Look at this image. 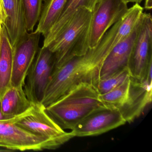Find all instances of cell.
Masks as SVG:
<instances>
[{"label": "cell", "mask_w": 152, "mask_h": 152, "mask_svg": "<svg viewBox=\"0 0 152 152\" xmlns=\"http://www.w3.org/2000/svg\"><path fill=\"white\" fill-rule=\"evenodd\" d=\"M105 105L95 86L81 83L46 107V110L63 129L72 130L82 120Z\"/></svg>", "instance_id": "cell-1"}, {"label": "cell", "mask_w": 152, "mask_h": 152, "mask_svg": "<svg viewBox=\"0 0 152 152\" xmlns=\"http://www.w3.org/2000/svg\"><path fill=\"white\" fill-rule=\"evenodd\" d=\"M91 18V11L83 7L79 8L61 33L48 46L55 56L54 68L88 50Z\"/></svg>", "instance_id": "cell-2"}, {"label": "cell", "mask_w": 152, "mask_h": 152, "mask_svg": "<svg viewBox=\"0 0 152 152\" xmlns=\"http://www.w3.org/2000/svg\"><path fill=\"white\" fill-rule=\"evenodd\" d=\"M11 120L28 131L48 139L56 148L75 137L72 131H65L56 122L41 103L33 104L23 113Z\"/></svg>", "instance_id": "cell-3"}, {"label": "cell", "mask_w": 152, "mask_h": 152, "mask_svg": "<svg viewBox=\"0 0 152 152\" xmlns=\"http://www.w3.org/2000/svg\"><path fill=\"white\" fill-rule=\"evenodd\" d=\"M152 66V18L151 14L143 13L136 26L129 67L132 77L143 82Z\"/></svg>", "instance_id": "cell-4"}, {"label": "cell", "mask_w": 152, "mask_h": 152, "mask_svg": "<svg viewBox=\"0 0 152 152\" xmlns=\"http://www.w3.org/2000/svg\"><path fill=\"white\" fill-rule=\"evenodd\" d=\"M0 147L12 151L56 149L48 139L21 128L11 119L0 121Z\"/></svg>", "instance_id": "cell-5"}, {"label": "cell", "mask_w": 152, "mask_h": 152, "mask_svg": "<svg viewBox=\"0 0 152 152\" xmlns=\"http://www.w3.org/2000/svg\"><path fill=\"white\" fill-rule=\"evenodd\" d=\"M55 64L54 54L48 48H39L24 86L26 96L33 104L41 102Z\"/></svg>", "instance_id": "cell-6"}, {"label": "cell", "mask_w": 152, "mask_h": 152, "mask_svg": "<svg viewBox=\"0 0 152 152\" xmlns=\"http://www.w3.org/2000/svg\"><path fill=\"white\" fill-rule=\"evenodd\" d=\"M124 0H98L92 12L89 48L96 47L105 34L127 13Z\"/></svg>", "instance_id": "cell-7"}, {"label": "cell", "mask_w": 152, "mask_h": 152, "mask_svg": "<svg viewBox=\"0 0 152 152\" xmlns=\"http://www.w3.org/2000/svg\"><path fill=\"white\" fill-rule=\"evenodd\" d=\"M126 123L121 112L115 107L105 105L90 114L72 130L75 137L96 136Z\"/></svg>", "instance_id": "cell-8"}, {"label": "cell", "mask_w": 152, "mask_h": 152, "mask_svg": "<svg viewBox=\"0 0 152 152\" xmlns=\"http://www.w3.org/2000/svg\"><path fill=\"white\" fill-rule=\"evenodd\" d=\"M40 34L34 32L27 33L13 48V68L10 86L23 88L29 70L39 50Z\"/></svg>", "instance_id": "cell-9"}, {"label": "cell", "mask_w": 152, "mask_h": 152, "mask_svg": "<svg viewBox=\"0 0 152 152\" xmlns=\"http://www.w3.org/2000/svg\"><path fill=\"white\" fill-rule=\"evenodd\" d=\"M152 82L140 81L132 76L126 100L118 107L126 123L133 122L144 112L152 102Z\"/></svg>", "instance_id": "cell-10"}, {"label": "cell", "mask_w": 152, "mask_h": 152, "mask_svg": "<svg viewBox=\"0 0 152 152\" xmlns=\"http://www.w3.org/2000/svg\"><path fill=\"white\" fill-rule=\"evenodd\" d=\"M7 19L4 25L13 48L28 33L22 0H4Z\"/></svg>", "instance_id": "cell-11"}, {"label": "cell", "mask_w": 152, "mask_h": 152, "mask_svg": "<svg viewBox=\"0 0 152 152\" xmlns=\"http://www.w3.org/2000/svg\"><path fill=\"white\" fill-rule=\"evenodd\" d=\"M136 26L131 34L118 43L108 54L101 68L100 80L129 66L132 44L136 36Z\"/></svg>", "instance_id": "cell-12"}, {"label": "cell", "mask_w": 152, "mask_h": 152, "mask_svg": "<svg viewBox=\"0 0 152 152\" xmlns=\"http://www.w3.org/2000/svg\"><path fill=\"white\" fill-rule=\"evenodd\" d=\"M0 101L6 120L23 113L33 104L26 96L23 88L10 85L0 96Z\"/></svg>", "instance_id": "cell-13"}, {"label": "cell", "mask_w": 152, "mask_h": 152, "mask_svg": "<svg viewBox=\"0 0 152 152\" xmlns=\"http://www.w3.org/2000/svg\"><path fill=\"white\" fill-rule=\"evenodd\" d=\"M98 1L68 0L60 16L44 36L43 47H48L59 35L79 8L83 7L92 12Z\"/></svg>", "instance_id": "cell-14"}, {"label": "cell", "mask_w": 152, "mask_h": 152, "mask_svg": "<svg viewBox=\"0 0 152 152\" xmlns=\"http://www.w3.org/2000/svg\"><path fill=\"white\" fill-rule=\"evenodd\" d=\"M0 53V96L10 85L13 68V47L4 26Z\"/></svg>", "instance_id": "cell-15"}, {"label": "cell", "mask_w": 152, "mask_h": 152, "mask_svg": "<svg viewBox=\"0 0 152 152\" xmlns=\"http://www.w3.org/2000/svg\"><path fill=\"white\" fill-rule=\"evenodd\" d=\"M68 0H45L35 32L45 36L56 22Z\"/></svg>", "instance_id": "cell-16"}, {"label": "cell", "mask_w": 152, "mask_h": 152, "mask_svg": "<svg viewBox=\"0 0 152 152\" xmlns=\"http://www.w3.org/2000/svg\"><path fill=\"white\" fill-rule=\"evenodd\" d=\"M131 76L129 67H124L105 78L100 79L97 84V89L100 95L105 94L120 86Z\"/></svg>", "instance_id": "cell-17"}, {"label": "cell", "mask_w": 152, "mask_h": 152, "mask_svg": "<svg viewBox=\"0 0 152 152\" xmlns=\"http://www.w3.org/2000/svg\"><path fill=\"white\" fill-rule=\"evenodd\" d=\"M131 77L118 87L105 94L100 95V99L102 102L107 105L117 109L121 106L129 94Z\"/></svg>", "instance_id": "cell-18"}, {"label": "cell", "mask_w": 152, "mask_h": 152, "mask_svg": "<svg viewBox=\"0 0 152 152\" xmlns=\"http://www.w3.org/2000/svg\"><path fill=\"white\" fill-rule=\"evenodd\" d=\"M43 1L22 0L27 31H32L39 21L42 10Z\"/></svg>", "instance_id": "cell-19"}, {"label": "cell", "mask_w": 152, "mask_h": 152, "mask_svg": "<svg viewBox=\"0 0 152 152\" xmlns=\"http://www.w3.org/2000/svg\"><path fill=\"white\" fill-rule=\"evenodd\" d=\"M7 14L4 6V0H0V25H3L7 19Z\"/></svg>", "instance_id": "cell-20"}, {"label": "cell", "mask_w": 152, "mask_h": 152, "mask_svg": "<svg viewBox=\"0 0 152 152\" xmlns=\"http://www.w3.org/2000/svg\"><path fill=\"white\" fill-rule=\"evenodd\" d=\"M152 7V0H145V8L151 10Z\"/></svg>", "instance_id": "cell-21"}, {"label": "cell", "mask_w": 152, "mask_h": 152, "mask_svg": "<svg viewBox=\"0 0 152 152\" xmlns=\"http://www.w3.org/2000/svg\"><path fill=\"white\" fill-rule=\"evenodd\" d=\"M3 31L2 26H0V53L1 50V43H2V37H3Z\"/></svg>", "instance_id": "cell-22"}, {"label": "cell", "mask_w": 152, "mask_h": 152, "mask_svg": "<svg viewBox=\"0 0 152 152\" xmlns=\"http://www.w3.org/2000/svg\"><path fill=\"white\" fill-rule=\"evenodd\" d=\"M125 3L128 4L130 2H132V3H138L140 4L141 1H143V0H124Z\"/></svg>", "instance_id": "cell-23"}, {"label": "cell", "mask_w": 152, "mask_h": 152, "mask_svg": "<svg viewBox=\"0 0 152 152\" xmlns=\"http://www.w3.org/2000/svg\"><path fill=\"white\" fill-rule=\"evenodd\" d=\"M5 120V117H4V114L2 112V108H1V104L0 101V121H4Z\"/></svg>", "instance_id": "cell-24"}, {"label": "cell", "mask_w": 152, "mask_h": 152, "mask_svg": "<svg viewBox=\"0 0 152 152\" xmlns=\"http://www.w3.org/2000/svg\"><path fill=\"white\" fill-rule=\"evenodd\" d=\"M1 26V25H0V26Z\"/></svg>", "instance_id": "cell-25"}]
</instances>
